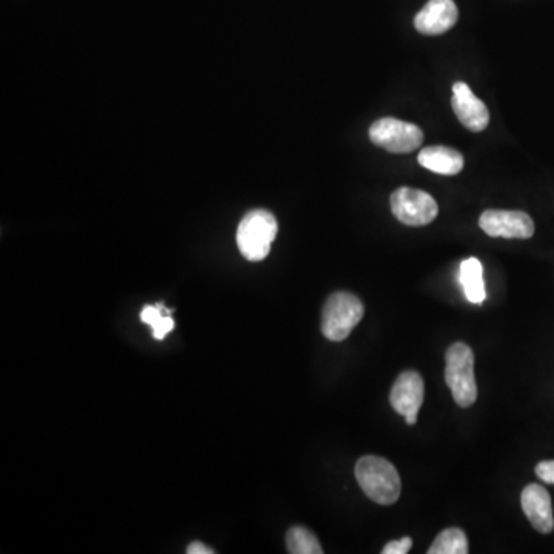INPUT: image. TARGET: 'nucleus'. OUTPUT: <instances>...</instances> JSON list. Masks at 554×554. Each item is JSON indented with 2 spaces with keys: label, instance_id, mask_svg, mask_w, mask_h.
I'll list each match as a JSON object with an SVG mask.
<instances>
[{
  "label": "nucleus",
  "instance_id": "1",
  "mask_svg": "<svg viewBox=\"0 0 554 554\" xmlns=\"http://www.w3.org/2000/svg\"><path fill=\"white\" fill-rule=\"evenodd\" d=\"M354 474L359 487L376 504L393 505L401 496V476L387 459L364 456L356 464Z\"/></svg>",
  "mask_w": 554,
  "mask_h": 554
},
{
  "label": "nucleus",
  "instance_id": "2",
  "mask_svg": "<svg viewBox=\"0 0 554 554\" xmlns=\"http://www.w3.org/2000/svg\"><path fill=\"white\" fill-rule=\"evenodd\" d=\"M276 217L267 210H254L245 214L237 227V247L250 262L264 261L270 254L271 244L277 236Z\"/></svg>",
  "mask_w": 554,
  "mask_h": 554
},
{
  "label": "nucleus",
  "instance_id": "3",
  "mask_svg": "<svg viewBox=\"0 0 554 554\" xmlns=\"http://www.w3.org/2000/svg\"><path fill=\"white\" fill-rule=\"evenodd\" d=\"M445 381L459 407L468 408L478 399L474 378V354L464 342H456L445 356Z\"/></svg>",
  "mask_w": 554,
  "mask_h": 554
},
{
  "label": "nucleus",
  "instance_id": "4",
  "mask_svg": "<svg viewBox=\"0 0 554 554\" xmlns=\"http://www.w3.org/2000/svg\"><path fill=\"white\" fill-rule=\"evenodd\" d=\"M364 314L365 307L358 296L347 291L331 294L322 310V334L328 341H345Z\"/></svg>",
  "mask_w": 554,
  "mask_h": 554
},
{
  "label": "nucleus",
  "instance_id": "5",
  "mask_svg": "<svg viewBox=\"0 0 554 554\" xmlns=\"http://www.w3.org/2000/svg\"><path fill=\"white\" fill-rule=\"evenodd\" d=\"M370 139L374 145L388 153L407 154L418 150L424 141V133L418 125L384 117L370 127Z\"/></svg>",
  "mask_w": 554,
  "mask_h": 554
},
{
  "label": "nucleus",
  "instance_id": "6",
  "mask_svg": "<svg viewBox=\"0 0 554 554\" xmlns=\"http://www.w3.org/2000/svg\"><path fill=\"white\" fill-rule=\"evenodd\" d=\"M390 204L394 217L408 227L431 224L439 213L433 196L416 188H398L391 194Z\"/></svg>",
  "mask_w": 554,
  "mask_h": 554
},
{
  "label": "nucleus",
  "instance_id": "7",
  "mask_svg": "<svg viewBox=\"0 0 554 554\" xmlns=\"http://www.w3.org/2000/svg\"><path fill=\"white\" fill-rule=\"evenodd\" d=\"M479 227L490 237L530 239L534 222L524 211L487 210L479 219Z\"/></svg>",
  "mask_w": 554,
  "mask_h": 554
},
{
  "label": "nucleus",
  "instance_id": "8",
  "mask_svg": "<svg viewBox=\"0 0 554 554\" xmlns=\"http://www.w3.org/2000/svg\"><path fill=\"white\" fill-rule=\"evenodd\" d=\"M424 381L416 371H404L391 388V407L404 416L408 425L418 422V413L424 404Z\"/></svg>",
  "mask_w": 554,
  "mask_h": 554
},
{
  "label": "nucleus",
  "instance_id": "9",
  "mask_svg": "<svg viewBox=\"0 0 554 554\" xmlns=\"http://www.w3.org/2000/svg\"><path fill=\"white\" fill-rule=\"evenodd\" d=\"M454 113L459 122L474 133L484 131L490 124V113L484 102L474 96L465 82H456L453 85V99H451Z\"/></svg>",
  "mask_w": 554,
  "mask_h": 554
},
{
  "label": "nucleus",
  "instance_id": "10",
  "mask_svg": "<svg viewBox=\"0 0 554 554\" xmlns=\"http://www.w3.org/2000/svg\"><path fill=\"white\" fill-rule=\"evenodd\" d=\"M458 17V7L453 0H430L414 17V27L427 36H439L451 30Z\"/></svg>",
  "mask_w": 554,
  "mask_h": 554
},
{
  "label": "nucleus",
  "instance_id": "11",
  "mask_svg": "<svg viewBox=\"0 0 554 554\" xmlns=\"http://www.w3.org/2000/svg\"><path fill=\"white\" fill-rule=\"evenodd\" d=\"M521 504L534 530L542 534H550L554 530L553 505L550 493L544 487L527 485L522 491Z\"/></svg>",
  "mask_w": 554,
  "mask_h": 554
},
{
  "label": "nucleus",
  "instance_id": "12",
  "mask_svg": "<svg viewBox=\"0 0 554 554\" xmlns=\"http://www.w3.org/2000/svg\"><path fill=\"white\" fill-rule=\"evenodd\" d=\"M418 161L427 170L445 176H454L464 168V156L458 150L444 145L424 148L419 153Z\"/></svg>",
  "mask_w": 554,
  "mask_h": 554
},
{
  "label": "nucleus",
  "instance_id": "13",
  "mask_svg": "<svg viewBox=\"0 0 554 554\" xmlns=\"http://www.w3.org/2000/svg\"><path fill=\"white\" fill-rule=\"evenodd\" d=\"M461 284L464 288L465 298L471 304L481 305L487 298L484 284V270L476 257H470L461 264Z\"/></svg>",
  "mask_w": 554,
  "mask_h": 554
},
{
  "label": "nucleus",
  "instance_id": "14",
  "mask_svg": "<svg viewBox=\"0 0 554 554\" xmlns=\"http://www.w3.org/2000/svg\"><path fill=\"white\" fill-rule=\"evenodd\" d=\"M468 539L461 528H447L434 539L428 554H467Z\"/></svg>",
  "mask_w": 554,
  "mask_h": 554
},
{
  "label": "nucleus",
  "instance_id": "15",
  "mask_svg": "<svg viewBox=\"0 0 554 554\" xmlns=\"http://www.w3.org/2000/svg\"><path fill=\"white\" fill-rule=\"evenodd\" d=\"M287 550L291 554H322L318 538L305 527H293L287 533Z\"/></svg>",
  "mask_w": 554,
  "mask_h": 554
},
{
  "label": "nucleus",
  "instance_id": "16",
  "mask_svg": "<svg viewBox=\"0 0 554 554\" xmlns=\"http://www.w3.org/2000/svg\"><path fill=\"white\" fill-rule=\"evenodd\" d=\"M170 313L171 310H168V308H165L162 304L147 305V307L141 311V321L153 328L156 327L165 316H170Z\"/></svg>",
  "mask_w": 554,
  "mask_h": 554
},
{
  "label": "nucleus",
  "instance_id": "17",
  "mask_svg": "<svg viewBox=\"0 0 554 554\" xmlns=\"http://www.w3.org/2000/svg\"><path fill=\"white\" fill-rule=\"evenodd\" d=\"M413 547V539L401 538L398 541H391L385 545L382 554H405Z\"/></svg>",
  "mask_w": 554,
  "mask_h": 554
},
{
  "label": "nucleus",
  "instance_id": "18",
  "mask_svg": "<svg viewBox=\"0 0 554 554\" xmlns=\"http://www.w3.org/2000/svg\"><path fill=\"white\" fill-rule=\"evenodd\" d=\"M536 476L545 484L554 485V461H542L536 465Z\"/></svg>",
  "mask_w": 554,
  "mask_h": 554
},
{
  "label": "nucleus",
  "instance_id": "19",
  "mask_svg": "<svg viewBox=\"0 0 554 554\" xmlns=\"http://www.w3.org/2000/svg\"><path fill=\"white\" fill-rule=\"evenodd\" d=\"M174 328V321L171 316H165L164 319H162L159 324L156 325V327L151 328L153 330V336L154 339H157V341H162V339L167 336L170 331H173Z\"/></svg>",
  "mask_w": 554,
  "mask_h": 554
},
{
  "label": "nucleus",
  "instance_id": "20",
  "mask_svg": "<svg viewBox=\"0 0 554 554\" xmlns=\"http://www.w3.org/2000/svg\"><path fill=\"white\" fill-rule=\"evenodd\" d=\"M188 554H213L214 550H211L207 545L202 544V542H193V544L188 545L187 548Z\"/></svg>",
  "mask_w": 554,
  "mask_h": 554
}]
</instances>
